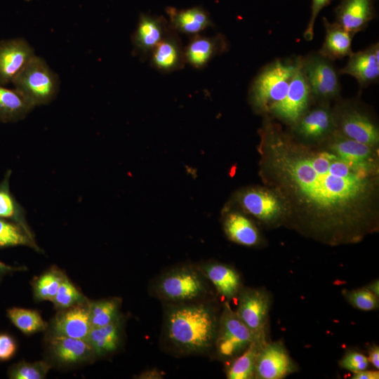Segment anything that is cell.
<instances>
[{
  "mask_svg": "<svg viewBox=\"0 0 379 379\" xmlns=\"http://www.w3.org/2000/svg\"><path fill=\"white\" fill-rule=\"evenodd\" d=\"M91 328L88 305L81 304L58 313L52 324L53 335L79 339L86 340Z\"/></svg>",
  "mask_w": 379,
  "mask_h": 379,
  "instance_id": "22",
  "label": "cell"
},
{
  "mask_svg": "<svg viewBox=\"0 0 379 379\" xmlns=\"http://www.w3.org/2000/svg\"><path fill=\"white\" fill-rule=\"evenodd\" d=\"M321 143L350 165L378 171L376 147L346 138L336 131Z\"/></svg>",
  "mask_w": 379,
  "mask_h": 379,
  "instance_id": "14",
  "label": "cell"
},
{
  "mask_svg": "<svg viewBox=\"0 0 379 379\" xmlns=\"http://www.w3.org/2000/svg\"><path fill=\"white\" fill-rule=\"evenodd\" d=\"M265 343L254 340L241 354L227 361L225 368L227 378H254L257 356L259 350Z\"/></svg>",
  "mask_w": 379,
  "mask_h": 379,
  "instance_id": "30",
  "label": "cell"
},
{
  "mask_svg": "<svg viewBox=\"0 0 379 379\" xmlns=\"http://www.w3.org/2000/svg\"><path fill=\"white\" fill-rule=\"evenodd\" d=\"M368 361L378 370L379 368V347L376 345H373L368 350V356L367 357Z\"/></svg>",
  "mask_w": 379,
  "mask_h": 379,
  "instance_id": "41",
  "label": "cell"
},
{
  "mask_svg": "<svg viewBox=\"0 0 379 379\" xmlns=\"http://www.w3.org/2000/svg\"><path fill=\"white\" fill-rule=\"evenodd\" d=\"M222 225L225 234L233 242L245 246H255L260 243L258 228L240 212L227 211L223 216Z\"/></svg>",
  "mask_w": 379,
  "mask_h": 379,
  "instance_id": "25",
  "label": "cell"
},
{
  "mask_svg": "<svg viewBox=\"0 0 379 379\" xmlns=\"http://www.w3.org/2000/svg\"><path fill=\"white\" fill-rule=\"evenodd\" d=\"M298 66V58L277 60L264 67L249 88L248 98L252 108L268 116L285 98Z\"/></svg>",
  "mask_w": 379,
  "mask_h": 379,
  "instance_id": "3",
  "label": "cell"
},
{
  "mask_svg": "<svg viewBox=\"0 0 379 379\" xmlns=\"http://www.w3.org/2000/svg\"><path fill=\"white\" fill-rule=\"evenodd\" d=\"M219 316L206 300L169 304L164 314V338L178 354H207L214 348Z\"/></svg>",
  "mask_w": 379,
  "mask_h": 379,
  "instance_id": "2",
  "label": "cell"
},
{
  "mask_svg": "<svg viewBox=\"0 0 379 379\" xmlns=\"http://www.w3.org/2000/svg\"><path fill=\"white\" fill-rule=\"evenodd\" d=\"M335 14L336 23L356 34L375 17L374 0H341Z\"/></svg>",
  "mask_w": 379,
  "mask_h": 379,
  "instance_id": "19",
  "label": "cell"
},
{
  "mask_svg": "<svg viewBox=\"0 0 379 379\" xmlns=\"http://www.w3.org/2000/svg\"><path fill=\"white\" fill-rule=\"evenodd\" d=\"M24 270V267H13L0 261V278L4 275Z\"/></svg>",
  "mask_w": 379,
  "mask_h": 379,
  "instance_id": "43",
  "label": "cell"
},
{
  "mask_svg": "<svg viewBox=\"0 0 379 379\" xmlns=\"http://www.w3.org/2000/svg\"><path fill=\"white\" fill-rule=\"evenodd\" d=\"M49 347L54 357L64 364L81 363L94 354L86 340L64 335H53Z\"/></svg>",
  "mask_w": 379,
  "mask_h": 379,
  "instance_id": "24",
  "label": "cell"
},
{
  "mask_svg": "<svg viewBox=\"0 0 379 379\" xmlns=\"http://www.w3.org/2000/svg\"><path fill=\"white\" fill-rule=\"evenodd\" d=\"M325 38L318 53L333 61L349 56L352 53V41L355 34L347 31L335 22H330L323 18Z\"/></svg>",
  "mask_w": 379,
  "mask_h": 379,
  "instance_id": "26",
  "label": "cell"
},
{
  "mask_svg": "<svg viewBox=\"0 0 379 379\" xmlns=\"http://www.w3.org/2000/svg\"><path fill=\"white\" fill-rule=\"evenodd\" d=\"M343 294L348 302L357 309L371 311L379 307L378 297L366 286L354 290H344Z\"/></svg>",
  "mask_w": 379,
  "mask_h": 379,
  "instance_id": "37",
  "label": "cell"
},
{
  "mask_svg": "<svg viewBox=\"0 0 379 379\" xmlns=\"http://www.w3.org/2000/svg\"><path fill=\"white\" fill-rule=\"evenodd\" d=\"M152 65L162 72L182 69L185 62L184 48L178 32L171 27L149 55Z\"/></svg>",
  "mask_w": 379,
  "mask_h": 379,
  "instance_id": "20",
  "label": "cell"
},
{
  "mask_svg": "<svg viewBox=\"0 0 379 379\" xmlns=\"http://www.w3.org/2000/svg\"><path fill=\"white\" fill-rule=\"evenodd\" d=\"M250 330L240 319L229 302L225 301L219 316L213 351L226 362L241 354L254 341Z\"/></svg>",
  "mask_w": 379,
  "mask_h": 379,
  "instance_id": "7",
  "label": "cell"
},
{
  "mask_svg": "<svg viewBox=\"0 0 379 379\" xmlns=\"http://www.w3.org/2000/svg\"><path fill=\"white\" fill-rule=\"evenodd\" d=\"M120 303L118 298L88 302V310L91 328L106 326L119 319Z\"/></svg>",
  "mask_w": 379,
  "mask_h": 379,
  "instance_id": "32",
  "label": "cell"
},
{
  "mask_svg": "<svg viewBox=\"0 0 379 379\" xmlns=\"http://www.w3.org/2000/svg\"><path fill=\"white\" fill-rule=\"evenodd\" d=\"M312 102V96L301 69L299 57L296 70L285 98L269 115L291 126L310 107Z\"/></svg>",
  "mask_w": 379,
  "mask_h": 379,
  "instance_id": "12",
  "label": "cell"
},
{
  "mask_svg": "<svg viewBox=\"0 0 379 379\" xmlns=\"http://www.w3.org/2000/svg\"><path fill=\"white\" fill-rule=\"evenodd\" d=\"M379 44L352 53L346 65L338 70L340 74L354 77L360 88H366L378 82L379 79Z\"/></svg>",
  "mask_w": 379,
  "mask_h": 379,
  "instance_id": "17",
  "label": "cell"
},
{
  "mask_svg": "<svg viewBox=\"0 0 379 379\" xmlns=\"http://www.w3.org/2000/svg\"><path fill=\"white\" fill-rule=\"evenodd\" d=\"M227 48V41L222 34H218L213 36L196 34L184 48L185 62L194 68L201 69Z\"/></svg>",
  "mask_w": 379,
  "mask_h": 379,
  "instance_id": "21",
  "label": "cell"
},
{
  "mask_svg": "<svg viewBox=\"0 0 379 379\" xmlns=\"http://www.w3.org/2000/svg\"><path fill=\"white\" fill-rule=\"evenodd\" d=\"M234 199L244 211L265 225H275L286 221V204L270 187H248L239 191Z\"/></svg>",
  "mask_w": 379,
  "mask_h": 379,
  "instance_id": "9",
  "label": "cell"
},
{
  "mask_svg": "<svg viewBox=\"0 0 379 379\" xmlns=\"http://www.w3.org/2000/svg\"><path fill=\"white\" fill-rule=\"evenodd\" d=\"M291 128L290 133L298 140L321 143L336 131L333 108L328 103H318L310 107Z\"/></svg>",
  "mask_w": 379,
  "mask_h": 379,
  "instance_id": "11",
  "label": "cell"
},
{
  "mask_svg": "<svg viewBox=\"0 0 379 379\" xmlns=\"http://www.w3.org/2000/svg\"><path fill=\"white\" fill-rule=\"evenodd\" d=\"M332 0H312L311 5V15L307 23V27L304 32L303 36L305 40L311 41L314 36V27L316 18L319 12L326 6H328Z\"/></svg>",
  "mask_w": 379,
  "mask_h": 379,
  "instance_id": "39",
  "label": "cell"
},
{
  "mask_svg": "<svg viewBox=\"0 0 379 379\" xmlns=\"http://www.w3.org/2000/svg\"><path fill=\"white\" fill-rule=\"evenodd\" d=\"M166 11L168 24L176 32L196 35L213 26L209 13L201 6L184 9L168 7Z\"/></svg>",
  "mask_w": 379,
  "mask_h": 379,
  "instance_id": "23",
  "label": "cell"
},
{
  "mask_svg": "<svg viewBox=\"0 0 379 379\" xmlns=\"http://www.w3.org/2000/svg\"><path fill=\"white\" fill-rule=\"evenodd\" d=\"M121 339L120 318L108 325L91 328L86 338L94 354L98 356L114 352L119 347Z\"/></svg>",
  "mask_w": 379,
  "mask_h": 379,
  "instance_id": "28",
  "label": "cell"
},
{
  "mask_svg": "<svg viewBox=\"0 0 379 379\" xmlns=\"http://www.w3.org/2000/svg\"><path fill=\"white\" fill-rule=\"evenodd\" d=\"M300 66L313 101L330 104L331 101L339 99L340 74L332 60L316 52L300 57Z\"/></svg>",
  "mask_w": 379,
  "mask_h": 379,
  "instance_id": "6",
  "label": "cell"
},
{
  "mask_svg": "<svg viewBox=\"0 0 379 379\" xmlns=\"http://www.w3.org/2000/svg\"><path fill=\"white\" fill-rule=\"evenodd\" d=\"M162 378V373L156 369L145 371L142 372L138 377V378L143 379H160Z\"/></svg>",
  "mask_w": 379,
  "mask_h": 379,
  "instance_id": "44",
  "label": "cell"
},
{
  "mask_svg": "<svg viewBox=\"0 0 379 379\" xmlns=\"http://www.w3.org/2000/svg\"><path fill=\"white\" fill-rule=\"evenodd\" d=\"M371 292L375 294L377 297H379V282L378 280H375L373 282L369 284L366 286Z\"/></svg>",
  "mask_w": 379,
  "mask_h": 379,
  "instance_id": "45",
  "label": "cell"
},
{
  "mask_svg": "<svg viewBox=\"0 0 379 379\" xmlns=\"http://www.w3.org/2000/svg\"><path fill=\"white\" fill-rule=\"evenodd\" d=\"M9 320L25 334L41 331L46 324L40 314L32 310L13 307L7 310Z\"/></svg>",
  "mask_w": 379,
  "mask_h": 379,
  "instance_id": "33",
  "label": "cell"
},
{
  "mask_svg": "<svg viewBox=\"0 0 379 379\" xmlns=\"http://www.w3.org/2000/svg\"><path fill=\"white\" fill-rule=\"evenodd\" d=\"M259 134L260 174L294 228L331 246L378 230V171L346 163L321 142L298 140L268 117Z\"/></svg>",
  "mask_w": 379,
  "mask_h": 379,
  "instance_id": "1",
  "label": "cell"
},
{
  "mask_svg": "<svg viewBox=\"0 0 379 379\" xmlns=\"http://www.w3.org/2000/svg\"><path fill=\"white\" fill-rule=\"evenodd\" d=\"M296 370L295 364L281 342H266L257 356L254 378L281 379Z\"/></svg>",
  "mask_w": 379,
  "mask_h": 379,
  "instance_id": "13",
  "label": "cell"
},
{
  "mask_svg": "<svg viewBox=\"0 0 379 379\" xmlns=\"http://www.w3.org/2000/svg\"><path fill=\"white\" fill-rule=\"evenodd\" d=\"M333 110L336 131L346 138L378 148V127L359 104L350 100H338Z\"/></svg>",
  "mask_w": 379,
  "mask_h": 379,
  "instance_id": "8",
  "label": "cell"
},
{
  "mask_svg": "<svg viewBox=\"0 0 379 379\" xmlns=\"http://www.w3.org/2000/svg\"><path fill=\"white\" fill-rule=\"evenodd\" d=\"M34 108L18 90L0 84V122L15 123L24 119Z\"/></svg>",
  "mask_w": 379,
  "mask_h": 379,
  "instance_id": "27",
  "label": "cell"
},
{
  "mask_svg": "<svg viewBox=\"0 0 379 379\" xmlns=\"http://www.w3.org/2000/svg\"><path fill=\"white\" fill-rule=\"evenodd\" d=\"M35 107L51 103L60 89L58 74L45 60L35 55L12 83Z\"/></svg>",
  "mask_w": 379,
  "mask_h": 379,
  "instance_id": "5",
  "label": "cell"
},
{
  "mask_svg": "<svg viewBox=\"0 0 379 379\" xmlns=\"http://www.w3.org/2000/svg\"><path fill=\"white\" fill-rule=\"evenodd\" d=\"M339 364L341 368L356 373L367 369L369 361L367 357L362 353L350 351L343 357Z\"/></svg>",
  "mask_w": 379,
  "mask_h": 379,
  "instance_id": "38",
  "label": "cell"
},
{
  "mask_svg": "<svg viewBox=\"0 0 379 379\" xmlns=\"http://www.w3.org/2000/svg\"><path fill=\"white\" fill-rule=\"evenodd\" d=\"M51 365L46 361H19L12 365L8 371L11 379H42L48 373Z\"/></svg>",
  "mask_w": 379,
  "mask_h": 379,
  "instance_id": "35",
  "label": "cell"
},
{
  "mask_svg": "<svg viewBox=\"0 0 379 379\" xmlns=\"http://www.w3.org/2000/svg\"><path fill=\"white\" fill-rule=\"evenodd\" d=\"M33 48L22 38L0 41V84L13 83L35 55Z\"/></svg>",
  "mask_w": 379,
  "mask_h": 379,
  "instance_id": "15",
  "label": "cell"
},
{
  "mask_svg": "<svg viewBox=\"0 0 379 379\" xmlns=\"http://www.w3.org/2000/svg\"><path fill=\"white\" fill-rule=\"evenodd\" d=\"M60 271L51 270L42 274L35 281L34 296L39 300L53 301L58 289L65 278Z\"/></svg>",
  "mask_w": 379,
  "mask_h": 379,
  "instance_id": "34",
  "label": "cell"
},
{
  "mask_svg": "<svg viewBox=\"0 0 379 379\" xmlns=\"http://www.w3.org/2000/svg\"><path fill=\"white\" fill-rule=\"evenodd\" d=\"M352 379H378L379 372L378 371H368L364 370L354 373Z\"/></svg>",
  "mask_w": 379,
  "mask_h": 379,
  "instance_id": "42",
  "label": "cell"
},
{
  "mask_svg": "<svg viewBox=\"0 0 379 379\" xmlns=\"http://www.w3.org/2000/svg\"><path fill=\"white\" fill-rule=\"evenodd\" d=\"M84 300L80 291L65 277L52 302L57 308L65 310L81 304Z\"/></svg>",
  "mask_w": 379,
  "mask_h": 379,
  "instance_id": "36",
  "label": "cell"
},
{
  "mask_svg": "<svg viewBox=\"0 0 379 379\" xmlns=\"http://www.w3.org/2000/svg\"><path fill=\"white\" fill-rule=\"evenodd\" d=\"M12 171L8 169L0 182V218L13 222L32 233L26 220L25 211L10 189Z\"/></svg>",
  "mask_w": 379,
  "mask_h": 379,
  "instance_id": "29",
  "label": "cell"
},
{
  "mask_svg": "<svg viewBox=\"0 0 379 379\" xmlns=\"http://www.w3.org/2000/svg\"><path fill=\"white\" fill-rule=\"evenodd\" d=\"M152 291L157 298L170 304H184L206 300L210 287L198 267L182 265L159 276Z\"/></svg>",
  "mask_w": 379,
  "mask_h": 379,
  "instance_id": "4",
  "label": "cell"
},
{
  "mask_svg": "<svg viewBox=\"0 0 379 379\" xmlns=\"http://www.w3.org/2000/svg\"><path fill=\"white\" fill-rule=\"evenodd\" d=\"M17 350V343L15 339L6 333H0V361L11 359Z\"/></svg>",
  "mask_w": 379,
  "mask_h": 379,
  "instance_id": "40",
  "label": "cell"
},
{
  "mask_svg": "<svg viewBox=\"0 0 379 379\" xmlns=\"http://www.w3.org/2000/svg\"><path fill=\"white\" fill-rule=\"evenodd\" d=\"M198 267L225 301L237 298L243 286L241 277L234 267L213 261L203 263Z\"/></svg>",
  "mask_w": 379,
  "mask_h": 379,
  "instance_id": "18",
  "label": "cell"
},
{
  "mask_svg": "<svg viewBox=\"0 0 379 379\" xmlns=\"http://www.w3.org/2000/svg\"><path fill=\"white\" fill-rule=\"evenodd\" d=\"M169 27L168 21L162 15L141 14L131 37L133 53L145 60L164 39Z\"/></svg>",
  "mask_w": 379,
  "mask_h": 379,
  "instance_id": "16",
  "label": "cell"
},
{
  "mask_svg": "<svg viewBox=\"0 0 379 379\" xmlns=\"http://www.w3.org/2000/svg\"><path fill=\"white\" fill-rule=\"evenodd\" d=\"M237 299V314L250 330L255 341L266 343V328L271 305L268 291L263 288L243 287Z\"/></svg>",
  "mask_w": 379,
  "mask_h": 379,
  "instance_id": "10",
  "label": "cell"
},
{
  "mask_svg": "<svg viewBox=\"0 0 379 379\" xmlns=\"http://www.w3.org/2000/svg\"><path fill=\"white\" fill-rule=\"evenodd\" d=\"M25 246L41 251L36 244L33 233L27 232L22 226L0 218V249Z\"/></svg>",
  "mask_w": 379,
  "mask_h": 379,
  "instance_id": "31",
  "label": "cell"
}]
</instances>
